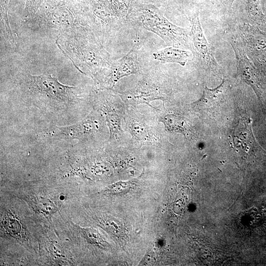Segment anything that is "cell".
I'll return each instance as SVG.
<instances>
[{
	"label": "cell",
	"instance_id": "cell-1",
	"mask_svg": "<svg viewBox=\"0 0 266 266\" xmlns=\"http://www.w3.org/2000/svg\"><path fill=\"white\" fill-rule=\"evenodd\" d=\"M129 24L151 32L160 37L168 46L194 49L191 33L168 20L157 7L145 3L129 1Z\"/></svg>",
	"mask_w": 266,
	"mask_h": 266
},
{
	"label": "cell",
	"instance_id": "cell-2",
	"mask_svg": "<svg viewBox=\"0 0 266 266\" xmlns=\"http://www.w3.org/2000/svg\"><path fill=\"white\" fill-rule=\"evenodd\" d=\"M28 91L35 101L58 111L69 108L77 102V87L61 83L57 78L42 74L27 76Z\"/></svg>",
	"mask_w": 266,
	"mask_h": 266
},
{
	"label": "cell",
	"instance_id": "cell-3",
	"mask_svg": "<svg viewBox=\"0 0 266 266\" xmlns=\"http://www.w3.org/2000/svg\"><path fill=\"white\" fill-rule=\"evenodd\" d=\"M240 31L246 54L266 77V32L250 23H244Z\"/></svg>",
	"mask_w": 266,
	"mask_h": 266
},
{
	"label": "cell",
	"instance_id": "cell-4",
	"mask_svg": "<svg viewBox=\"0 0 266 266\" xmlns=\"http://www.w3.org/2000/svg\"><path fill=\"white\" fill-rule=\"evenodd\" d=\"M0 220L1 236L14 240L29 250L33 249L30 233L17 212L11 208H2Z\"/></svg>",
	"mask_w": 266,
	"mask_h": 266
},
{
	"label": "cell",
	"instance_id": "cell-5",
	"mask_svg": "<svg viewBox=\"0 0 266 266\" xmlns=\"http://www.w3.org/2000/svg\"><path fill=\"white\" fill-rule=\"evenodd\" d=\"M231 46L236 58L237 74L252 87L259 99L263 100L265 90L262 74L237 43L232 42Z\"/></svg>",
	"mask_w": 266,
	"mask_h": 266
},
{
	"label": "cell",
	"instance_id": "cell-6",
	"mask_svg": "<svg viewBox=\"0 0 266 266\" xmlns=\"http://www.w3.org/2000/svg\"><path fill=\"white\" fill-rule=\"evenodd\" d=\"M25 200L34 214L42 220L50 223L53 215L59 211L65 198L63 196H52L32 193L19 196Z\"/></svg>",
	"mask_w": 266,
	"mask_h": 266
},
{
	"label": "cell",
	"instance_id": "cell-7",
	"mask_svg": "<svg viewBox=\"0 0 266 266\" xmlns=\"http://www.w3.org/2000/svg\"><path fill=\"white\" fill-rule=\"evenodd\" d=\"M190 21L194 49L205 65L212 68H217L218 64L215 59L214 49L208 42L203 33L198 13L192 15Z\"/></svg>",
	"mask_w": 266,
	"mask_h": 266
},
{
	"label": "cell",
	"instance_id": "cell-8",
	"mask_svg": "<svg viewBox=\"0 0 266 266\" xmlns=\"http://www.w3.org/2000/svg\"><path fill=\"white\" fill-rule=\"evenodd\" d=\"M99 129L97 121L85 119L71 125L58 127L53 126L45 135L50 138L65 140H83Z\"/></svg>",
	"mask_w": 266,
	"mask_h": 266
},
{
	"label": "cell",
	"instance_id": "cell-9",
	"mask_svg": "<svg viewBox=\"0 0 266 266\" xmlns=\"http://www.w3.org/2000/svg\"><path fill=\"white\" fill-rule=\"evenodd\" d=\"M140 64L138 47L134 45L126 55L112 62L105 78V83L108 87L112 88L121 78L137 73L140 69Z\"/></svg>",
	"mask_w": 266,
	"mask_h": 266
},
{
	"label": "cell",
	"instance_id": "cell-10",
	"mask_svg": "<svg viewBox=\"0 0 266 266\" xmlns=\"http://www.w3.org/2000/svg\"><path fill=\"white\" fill-rule=\"evenodd\" d=\"M123 96L136 103L148 104L151 100L162 98L161 88L148 80L139 81L134 88L124 93Z\"/></svg>",
	"mask_w": 266,
	"mask_h": 266
},
{
	"label": "cell",
	"instance_id": "cell-11",
	"mask_svg": "<svg viewBox=\"0 0 266 266\" xmlns=\"http://www.w3.org/2000/svg\"><path fill=\"white\" fill-rule=\"evenodd\" d=\"M40 244V248L44 249V255L49 263L59 266L73 265L72 258L57 239L48 237Z\"/></svg>",
	"mask_w": 266,
	"mask_h": 266
},
{
	"label": "cell",
	"instance_id": "cell-12",
	"mask_svg": "<svg viewBox=\"0 0 266 266\" xmlns=\"http://www.w3.org/2000/svg\"><path fill=\"white\" fill-rule=\"evenodd\" d=\"M153 58L162 63H177L184 66L190 57V52L183 49L168 46L152 54Z\"/></svg>",
	"mask_w": 266,
	"mask_h": 266
},
{
	"label": "cell",
	"instance_id": "cell-13",
	"mask_svg": "<svg viewBox=\"0 0 266 266\" xmlns=\"http://www.w3.org/2000/svg\"><path fill=\"white\" fill-rule=\"evenodd\" d=\"M96 223L118 240L126 236V229L122 223L110 215L97 214L92 217Z\"/></svg>",
	"mask_w": 266,
	"mask_h": 266
},
{
	"label": "cell",
	"instance_id": "cell-14",
	"mask_svg": "<svg viewBox=\"0 0 266 266\" xmlns=\"http://www.w3.org/2000/svg\"><path fill=\"white\" fill-rule=\"evenodd\" d=\"M68 225L75 235L80 236L88 244L103 249L108 248V243L97 230L91 228L82 227L72 222Z\"/></svg>",
	"mask_w": 266,
	"mask_h": 266
},
{
	"label": "cell",
	"instance_id": "cell-15",
	"mask_svg": "<svg viewBox=\"0 0 266 266\" xmlns=\"http://www.w3.org/2000/svg\"><path fill=\"white\" fill-rule=\"evenodd\" d=\"M245 10L251 24L266 32V15L261 0H245Z\"/></svg>",
	"mask_w": 266,
	"mask_h": 266
},
{
	"label": "cell",
	"instance_id": "cell-16",
	"mask_svg": "<svg viewBox=\"0 0 266 266\" xmlns=\"http://www.w3.org/2000/svg\"><path fill=\"white\" fill-rule=\"evenodd\" d=\"M227 85L223 79L219 86L214 89H210L206 86L204 87L202 97L196 102L202 107H209L211 105L217 104L224 98Z\"/></svg>",
	"mask_w": 266,
	"mask_h": 266
},
{
	"label": "cell",
	"instance_id": "cell-17",
	"mask_svg": "<svg viewBox=\"0 0 266 266\" xmlns=\"http://www.w3.org/2000/svg\"><path fill=\"white\" fill-rule=\"evenodd\" d=\"M134 186L131 181H120L109 185L101 193L107 196L120 195L128 193Z\"/></svg>",
	"mask_w": 266,
	"mask_h": 266
},
{
	"label": "cell",
	"instance_id": "cell-18",
	"mask_svg": "<svg viewBox=\"0 0 266 266\" xmlns=\"http://www.w3.org/2000/svg\"><path fill=\"white\" fill-rule=\"evenodd\" d=\"M162 122H164L166 128L170 131L184 133V121L181 117L174 114H168L165 116Z\"/></svg>",
	"mask_w": 266,
	"mask_h": 266
},
{
	"label": "cell",
	"instance_id": "cell-19",
	"mask_svg": "<svg viewBox=\"0 0 266 266\" xmlns=\"http://www.w3.org/2000/svg\"><path fill=\"white\" fill-rule=\"evenodd\" d=\"M106 121L109 128L110 134L116 133L120 129V123L118 117L109 111L104 112Z\"/></svg>",
	"mask_w": 266,
	"mask_h": 266
},
{
	"label": "cell",
	"instance_id": "cell-20",
	"mask_svg": "<svg viewBox=\"0 0 266 266\" xmlns=\"http://www.w3.org/2000/svg\"><path fill=\"white\" fill-rule=\"evenodd\" d=\"M147 3L153 6L156 5L157 6L166 8L169 7L170 4H172L175 2L180 1L182 0H142Z\"/></svg>",
	"mask_w": 266,
	"mask_h": 266
},
{
	"label": "cell",
	"instance_id": "cell-21",
	"mask_svg": "<svg viewBox=\"0 0 266 266\" xmlns=\"http://www.w3.org/2000/svg\"><path fill=\"white\" fill-rule=\"evenodd\" d=\"M132 131L133 134L139 139H144L146 136V132L144 128L137 124L132 126Z\"/></svg>",
	"mask_w": 266,
	"mask_h": 266
},
{
	"label": "cell",
	"instance_id": "cell-22",
	"mask_svg": "<svg viewBox=\"0 0 266 266\" xmlns=\"http://www.w3.org/2000/svg\"><path fill=\"white\" fill-rule=\"evenodd\" d=\"M38 0H28L27 8L26 9L28 15L33 13L34 11L35 5L38 4L37 2Z\"/></svg>",
	"mask_w": 266,
	"mask_h": 266
},
{
	"label": "cell",
	"instance_id": "cell-23",
	"mask_svg": "<svg viewBox=\"0 0 266 266\" xmlns=\"http://www.w3.org/2000/svg\"><path fill=\"white\" fill-rule=\"evenodd\" d=\"M235 0H222L223 4L228 7H232Z\"/></svg>",
	"mask_w": 266,
	"mask_h": 266
},
{
	"label": "cell",
	"instance_id": "cell-24",
	"mask_svg": "<svg viewBox=\"0 0 266 266\" xmlns=\"http://www.w3.org/2000/svg\"><path fill=\"white\" fill-rule=\"evenodd\" d=\"M264 8L266 11V0H264Z\"/></svg>",
	"mask_w": 266,
	"mask_h": 266
}]
</instances>
